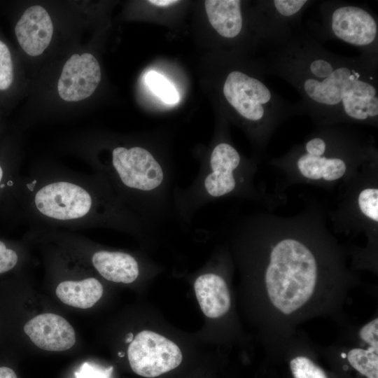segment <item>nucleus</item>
<instances>
[{
	"label": "nucleus",
	"mask_w": 378,
	"mask_h": 378,
	"mask_svg": "<svg viewBox=\"0 0 378 378\" xmlns=\"http://www.w3.org/2000/svg\"><path fill=\"white\" fill-rule=\"evenodd\" d=\"M5 212L14 213L30 226L104 228L139 237L155 230L120 200L101 175L56 166H38L20 174L11 187Z\"/></svg>",
	"instance_id": "nucleus-1"
},
{
	"label": "nucleus",
	"mask_w": 378,
	"mask_h": 378,
	"mask_svg": "<svg viewBox=\"0 0 378 378\" xmlns=\"http://www.w3.org/2000/svg\"><path fill=\"white\" fill-rule=\"evenodd\" d=\"M272 75L297 90L303 114L321 125L341 122L377 125L378 63L359 55L346 57L323 78L287 71Z\"/></svg>",
	"instance_id": "nucleus-2"
},
{
	"label": "nucleus",
	"mask_w": 378,
	"mask_h": 378,
	"mask_svg": "<svg viewBox=\"0 0 378 378\" xmlns=\"http://www.w3.org/2000/svg\"><path fill=\"white\" fill-rule=\"evenodd\" d=\"M87 160L120 200L155 229L172 217L174 171L144 146L118 145Z\"/></svg>",
	"instance_id": "nucleus-3"
},
{
	"label": "nucleus",
	"mask_w": 378,
	"mask_h": 378,
	"mask_svg": "<svg viewBox=\"0 0 378 378\" xmlns=\"http://www.w3.org/2000/svg\"><path fill=\"white\" fill-rule=\"evenodd\" d=\"M262 279L269 307L281 317H292L306 309L319 293L322 266L310 246L285 237L271 246Z\"/></svg>",
	"instance_id": "nucleus-4"
},
{
	"label": "nucleus",
	"mask_w": 378,
	"mask_h": 378,
	"mask_svg": "<svg viewBox=\"0 0 378 378\" xmlns=\"http://www.w3.org/2000/svg\"><path fill=\"white\" fill-rule=\"evenodd\" d=\"M246 164L237 150L227 141L218 142L202 162L200 169L186 187L175 186L173 205L176 218L189 224L207 204L244 190L247 182Z\"/></svg>",
	"instance_id": "nucleus-5"
},
{
	"label": "nucleus",
	"mask_w": 378,
	"mask_h": 378,
	"mask_svg": "<svg viewBox=\"0 0 378 378\" xmlns=\"http://www.w3.org/2000/svg\"><path fill=\"white\" fill-rule=\"evenodd\" d=\"M319 22L310 32L321 43L338 40L360 52V56L378 63V19L367 6L344 1H324L319 5Z\"/></svg>",
	"instance_id": "nucleus-6"
},
{
	"label": "nucleus",
	"mask_w": 378,
	"mask_h": 378,
	"mask_svg": "<svg viewBox=\"0 0 378 378\" xmlns=\"http://www.w3.org/2000/svg\"><path fill=\"white\" fill-rule=\"evenodd\" d=\"M315 2L312 0L258 1L253 18L257 41L267 50L286 41L302 28V15Z\"/></svg>",
	"instance_id": "nucleus-7"
},
{
	"label": "nucleus",
	"mask_w": 378,
	"mask_h": 378,
	"mask_svg": "<svg viewBox=\"0 0 378 378\" xmlns=\"http://www.w3.org/2000/svg\"><path fill=\"white\" fill-rule=\"evenodd\" d=\"M127 356L132 370L148 378L174 370L183 358L174 342L150 330H143L135 336L128 346Z\"/></svg>",
	"instance_id": "nucleus-8"
},
{
	"label": "nucleus",
	"mask_w": 378,
	"mask_h": 378,
	"mask_svg": "<svg viewBox=\"0 0 378 378\" xmlns=\"http://www.w3.org/2000/svg\"><path fill=\"white\" fill-rule=\"evenodd\" d=\"M101 69L90 53L74 54L64 64L57 83L60 97L78 102L92 94L101 80Z\"/></svg>",
	"instance_id": "nucleus-9"
},
{
	"label": "nucleus",
	"mask_w": 378,
	"mask_h": 378,
	"mask_svg": "<svg viewBox=\"0 0 378 378\" xmlns=\"http://www.w3.org/2000/svg\"><path fill=\"white\" fill-rule=\"evenodd\" d=\"M24 331L36 346L48 351H66L76 342L72 326L64 318L53 313H44L31 318L24 324Z\"/></svg>",
	"instance_id": "nucleus-10"
},
{
	"label": "nucleus",
	"mask_w": 378,
	"mask_h": 378,
	"mask_svg": "<svg viewBox=\"0 0 378 378\" xmlns=\"http://www.w3.org/2000/svg\"><path fill=\"white\" fill-rule=\"evenodd\" d=\"M15 33L22 50L29 55L38 56L51 41L53 34L51 18L43 7L32 6L18 21Z\"/></svg>",
	"instance_id": "nucleus-11"
},
{
	"label": "nucleus",
	"mask_w": 378,
	"mask_h": 378,
	"mask_svg": "<svg viewBox=\"0 0 378 378\" xmlns=\"http://www.w3.org/2000/svg\"><path fill=\"white\" fill-rule=\"evenodd\" d=\"M90 262L104 279L115 283L131 284L140 274L137 258L125 251L92 249Z\"/></svg>",
	"instance_id": "nucleus-12"
},
{
	"label": "nucleus",
	"mask_w": 378,
	"mask_h": 378,
	"mask_svg": "<svg viewBox=\"0 0 378 378\" xmlns=\"http://www.w3.org/2000/svg\"><path fill=\"white\" fill-rule=\"evenodd\" d=\"M197 300L204 315L215 318L224 315L230 307V295L225 279L215 273L200 275L195 281Z\"/></svg>",
	"instance_id": "nucleus-13"
},
{
	"label": "nucleus",
	"mask_w": 378,
	"mask_h": 378,
	"mask_svg": "<svg viewBox=\"0 0 378 378\" xmlns=\"http://www.w3.org/2000/svg\"><path fill=\"white\" fill-rule=\"evenodd\" d=\"M204 4L209 23L220 36L234 39L241 35L245 26L241 1L207 0Z\"/></svg>",
	"instance_id": "nucleus-14"
},
{
	"label": "nucleus",
	"mask_w": 378,
	"mask_h": 378,
	"mask_svg": "<svg viewBox=\"0 0 378 378\" xmlns=\"http://www.w3.org/2000/svg\"><path fill=\"white\" fill-rule=\"evenodd\" d=\"M100 281L92 276L81 280H64L56 288L57 298L64 304L80 309H88L95 304L103 295Z\"/></svg>",
	"instance_id": "nucleus-15"
},
{
	"label": "nucleus",
	"mask_w": 378,
	"mask_h": 378,
	"mask_svg": "<svg viewBox=\"0 0 378 378\" xmlns=\"http://www.w3.org/2000/svg\"><path fill=\"white\" fill-rule=\"evenodd\" d=\"M353 348L346 356L349 364L366 378H378V348Z\"/></svg>",
	"instance_id": "nucleus-16"
},
{
	"label": "nucleus",
	"mask_w": 378,
	"mask_h": 378,
	"mask_svg": "<svg viewBox=\"0 0 378 378\" xmlns=\"http://www.w3.org/2000/svg\"><path fill=\"white\" fill-rule=\"evenodd\" d=\"M20 174L15 158L0 157V212L5 211L11 187Z\"/></svg>",
	"instance_id": "nucleus-17"
},
{
	"label": "nucleus",
	"mask_w": 378,
	"mask_h": 378,
	"mask_svg": "<svg viewBox=\"0 0 378 378\" xmlns=\"http://www.w3.org/2000/svg\"><path fill=\"white\" fill-rule=\"evenodd\" d=\"M145 83L163 102L176 104L179 102V95L174 86L157 71L148 72L145 76Z\"/></svg>",
	"instance_id": "nucleus-18"
},
{
	"label": "nucleus",
	"mask_w": 378,
	"mask_h": 378,
	"mask_svg": "<svg viewBox=\"0 0 378 378\" xmlns=\"http://www.w3.org/2000/svg\"><path fill=\"white\" fill-rule=\"evenodd\" d=\"M324 153L319 156L312 155L298 148H295L292 153L293 155H295L297 167L300 173L304 177L312 180L322 178V170L325 160Z\"/></svg>",
	"instance_id": "nucleus-19"
},
{
	"label": "nucleus",
	"mask_w": 378,
	"mask_h": 378,
	"mask_svg": "<svg viewBox=\"0 0 378 378\" xmlns=\"http://www.w3.org/2000/svg\"><path fill=\"white\" fill-rule=\"evenodd\" d=\"M290 368L293 378H328L322 368L304 356L293 358Z\"/></svg>",
	"instance_id": "nucleus-20"
},
{
	"label": "nucleus",
	"mask_w": 378,
	"mask_h": 378,
	"mask_svg": "<svg viewBox=\"0 0 378 378\" xmlns=\"http://www.w3.org/2000/svg\"><path fill=\"white\" fill-rule=\"evenodd\" d=\"M362 213L374 222L378 221V190L366 188L363 190L358 199Z\"/></svg>",
	"instance_id": "nucleus-21"
},
{
	"label": "nucleus",
	"mask_w": 378,
	"mask_h": 378,
	"mask_svg": "<svg viewBox=\"0 0 378 378\" xmlns=\"http://www.w3.org/2000/svg\"><path fill=\"white\" fill-rule=\"evenodd\" d=\"M20 260V251L15 245L0 239V274L14 270Z\"/></svg>",
	"instance_id": "nucleus-22"
},
{
	"label": "nucleus",
	"mask_w": 378,
	"mask_h": 378,
	"mask_svg": "<svg viewBox=\"0 0 378 378\" xmlns=\"http://www.w3.org/2000/svg\"><path fill=\"white\" fill-rule=\"evenodd\" d=\"M13 80V66L8 46L0 40V90L8 89Z\"/></svg>",
	"instance_id": "nucleus-23"
},
{
	"label": "nucleus",
	"mask_w": 378,
	"mask_h": 378,
	"mask_svg": "<svg viewBox=\"0 0 378 378\" xmlns=\"http://www.w3.org/2000/svg\"><path fill=\"white\" fill-rule=\"evenodd\" d=\"M358 337L365 346L378 348V318H374L363 326L359 330Z\"/></svg>",
	"instance_id": "nucleus-24"
},
{
	"label": "nucleus",
	"mask_w": 378,
	"mask_h": 378,
	"mask_svg": "<svg viewBox=\"0 0 378 378\" xmlns=\"http://www.w3.org/2000/svg\"><path fill=\"white\" fill-rule=\"evenodd\" d=\"M75 374L76 378H106V374L92 370L87 363L82 366V370Z\"/></svg>",
	"instance_id": "nucleus-25"
},
{
	"label": "nucleus",
	"mask_w": 378,
	"mask_h": 378,
	"mask_svg": "<svg viewBox=\"0 0 378 378\" xmlns=\"http://www.w3.org/2000/svg\"><path fill=\"white\" fill-rule=\"evenodd\" d=\"M0 378H18L15 372L8 367H0Z\"/></svg>",
	"instance_id": "nucleus-26"
},
{
	"label": "nucleus",
	"mask_w": 378,
	"mask_h": 378,
	"mask_svg": "<svg viewBox=\"0 0 378 378\" xmlns=\"http://www.w3.org/2000/svg\"><path fill=\"white\" fill-rule=\"evenodd\" d=\"M149 3L159 6H166L178 2V1L174 0H150Z\"/></svg>",
	"instance_id": "nucleus-27"
},
{
	"label": "nucleus",
	"mask_w": 378,
	"mask_h": 378,
	"mask_svg": "<svg viewBox=\"0 0 378 378\" xmlns=\"http://www.w3.org/2000/svg\"><path fill=\"white\" fill-rule=\"evenodd\" d=\"M133 340V334L132 332H130L127 334V336L125 339L126 343H130Z\"/></svg>",
	"instance_id": "nucleus-28"
},
{
	"label": "nucleus",
	"mask_w": 378,
	"mask_h": 378,
	"mask_svg": "<svg viewBox=\"0 0 378 378\" xmlns=\"http://www.w3.org/2000/svg\"><path fill=\"white\" fill-rule=\"evenodd\" d=\"M118 355L120 356V357H123L125 356V354L122 351H120L118 352Z\"/></svg>",
	"instance_id": "nucleus-29"
}]
</instances>
